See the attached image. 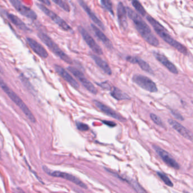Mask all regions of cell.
<instances>
[{
    "label": "cell",
    "instance_id": "cell-8",
    "mask_svg": "<svg viewBox=\"0 0 193 193\" xmlns=\"http://www.w3.org/2000/svg\"><path fill=\"white\" fill-rule=\"evenodd\" d=\"M9 1L12 6L21 15L31 19L32 21H35L37 19L38 16L36 12L33 10L30 9V7L25 6L19 0H9Z\"/></svg>",
    "mask_w": 193,
    "mask_h": 193
},
{
    "label": "cell",
    "instance_id": "cell-15",
    "mask_svg": "<svg viewBox=\"0 0 193 193\" xmlns=\"http://www.w3.org/2000/svg\"><path fill=\"white\" fill-rule=\"evenodd\" d=\"M78 3L80 5V6L83 8V10L86 12L87 15L89 16L90 19L93 21V22L95 23V24H96L99 28H100L101 30H105V26H104V24L101 22V21L99 19L95 14L94 12H92L91 10V9L89 8V6H87L86 3L83 1V0H78Z\"/></svg>",
    "mask_w": 193,
    "mask_h": 193
},
{
    "label": "cell",
    "instance_id": "cell-10",
    "mask_svg": "<svg viewBox=\"0 0 193 193\" xmlns=\"http://www.w3.org/2000/svg\"><path fill=\"white\" fill-rule=\"evenodd\" d=\"M43 169L44 170L45 172L47 173L48 174L52 176L56 177L64 178V179L67 180L68 181H71L73 183L77 185L80 187H82L84 189H87L86 185L84 184L82 181H80L79 179H78L77 177H75L74 176L70 175V174L67 173L61 172H59V171H54L53 172H51V171H49V169L45 166L43 167Z\"/></svg>",
    "mask_w": 193,
    "mask_h": 193
},
{
    "label": "cell",
    "instance_id": "cell-22",
    "mask_svg": "<svg viewBox=\"0 0 193 193\" xmlns=\"http://www.w3.org/2000/svg\"><path fill=\"white\" fill-rule=\"evenodd\" d=\"M90 56H91V58H92V60L95 61L96 64L98 65L99 67L105 74H107L108 75H112V70H111V69H110L109 65L108 64V63L106 62L103 60V59H101L100 57L97 56V55H94V54H91V55H90Z\"/></svg>",
    "mask_w": 193,
    "mask_h": 193
},
{
    "label": "cell",
    "instance_id": "cell-5",
    "mask_svg": "<svg viewBox=\"0 0 193 193\" xmlns=\"http://www.w3.org/2000/svg\"><path fill=\"white\" fill-rule=\"evenodd\" d=\"M36 5L42 12H44L45 15L49 17V18L53 21L56 24H57L62 30H64L65 31H69L72 30L71 27L65 21L56 14L55 12L47 8L44 5L39 3H37Z\"/></svg>",
    "mask_w": 193,
    "mask_h": 193
},
{
    "label": "cell",
    "instance_id": "cell-20",
    "mask_svg": "<svg viewBox=\"0 0 193 193\" xmlns=\"http://www.w3.org/2000/svg\"><path fill=\"white\" fill-rule=\"evenodd\" d=\"M91 26L92 27L94 32H95V35H96V36L98 37L99 39L101 41L103 42V43L106 46V48H108L109 50L113 49V47L112 43L110 41V40L108 39L107 36H105V35L104 34V33L100 31V29L98 28L94 24H91Z\"/></svg>",
    "mask_w": 193,
    "mask_h": 193
},
{
    "label": "cell",
    "instance_id": "cell-3",
    "mask_svg": "<svg viewBox=\"0 0 193 193\" xmlns=\"http://www.w3.org/2000/svg\"><path fill=\"white\" fill-rule=\"evenodd\" d=\"M0 87L2 88L6 94L9 96V98L13 101V102L15 103L17 106H18V107L21 109V110L25 114L27 118L29 119L31 122L35 123V118L33 116V113H31L30 109L26 106V104H24L23 101L22 100V99L14 92H13L12 89L6 85V84L4 82L3 79L1 76H0Z\"/></svg>",
    "mask_w": 193,
    "mask_h": 193
},
{
    "label": "cell",
    "instance_id": "cell-17",
    "mask_svg": "<svg viewBox=\"0 0 193 193\" xmlns=\"http://www.w3.org/2000/svg\"><path fill=\"white\" fill-rule=\"evenodd\" d=\"M154 55L155 58L163 65H164L170 72H171L174 74H178V70L176 68V67L172 63L170 62L166 56L156 52H154Z\"/></svg>",
    "mask_w": 193,
    "mask_h": 193
},
{
    "label": "cell",
    "instance_id": "cell-32",
    "mask_svg": "<svg viewBox=\"0 0 193 193\" xmlns=\"http://www.w3.org/2000/svg\"><path fill=\"white\" fill-rule=\"evenodd\" d=\"M171 113H172L173 116H174L175 119H178V120H181V121H183L184 120V118H183V116H182L181 115L178 113V111H177L175 110H171Z\"/></svg>",
    "mask_w": 193,
    "mask_h": 193
},
{
    "label": "cell",
    "instance_id": "cell-14",
    "mask_svg": "<svg viewBox=\"0 0 193 193\" xmlns=\"http://www.w3.org/2000/svg\"><path fill=\"white\" fill-rule=\"evenodd\" d=\"M168 123L173 128L175 129L178 133L180 134L183 137L191 141H193V136L190 131L184 127L182 125L180 124L178 122H176L173 119H169Z\"/></svg>",
    "mask_w": 193,
    "mask_h": 193
},
{
    "label": "cell",
    "instance_id": "cell-7",
    "mask_svg": "<svg viewBox=\"0 0 193 193\" xmlns=\"http://www.w3.org/2000/svg\"><path fill=\"white\" fill-rule=\"evenodd\" d=\"M69 71L72 73L75 77L78 80L80 81L81 84L83 85V86L86 88V89L89 90V92L91 93L92 94H96L98 93V90L96 88H95V86L92 84V83L86 77L84 76V75L83 74L82 72L79 71L77 69L73 67H69Z\"/></svg>",
    "mask_w": 193,
    "mask_h": 193
},
{
    "label": "cell",
    "instance_id": "cell-31",
    "mask_svg": "<svg viewBox=\"0 0 193 193\" xmlns=\"http://www.w3.org/2000/svg\"><path fill=\"white\" fill-rule=\"evenodd\" d=\"M97 84L100 86L101 88L105 89V90H110L113 87L108 81H105L100 84L97 83Z\"/></svg>",
    "mask_w": 193,
    "mask_h": 193
},
{
    "label": "cell",
    "instance_id": "cell-26",
    "mask_svg": "<svg viewBox=\"0 0 193 193\" xmlns=\"http://www.w3.org/2000/svg\"><path fill=\"white\" fill-rule=\"evenodd\" d=\"M101 3L107 11L110 12L111 14L114 15L112 3L110 0H101Z\"/></svg>",
    "mask_w": 193,
    "mask_h": 193
},
{
    "label": "cell",
    "instance_id": "cell-4",
    "mask_svg": "<svg viewBox=\"0 0 193 193\" xmlns=\"http://www.w3.org/2000/svg\"><path fill=\"white\" fill-rule=\"evenodd\" d=\"M38 36L39 37V39H40L47 46L48 48L54 54L56 55L57 56H58L61 60H63L64 62L67 63L69 64L73 63L70 58L68 56V55H66L47 34L42 32H40L38 33Z\"/></svg>",
    "mask_w": 193,
    "mask_h": 193
},
{
    "label": "cell",
    "instance_id": "cell-21",
    "mask_svg": "<svg viewBox=\"0 0 193 193\" xmlns=\"http://www.w3.org/2000/svg\"><path fill=\"white\" fill-rule=\"evenodd\" d=\"M6 17L9 21H10L19 30L24 31H30V28L27 27V25L16 15H14L11 13H8L6 14Z\"/></svg>",
    "mask_w": 193,
    "mask_h": 193
},
{
    "label": "cell",
    "instance_id": "cell-6",
    "mask_svg": "<svg viewBox=\"0 0 193 193\" xmlns=\"http://www.w3.org/2000/svg\"><path fill=\"white\" fill-rule=\"evenodd\" d=\"M133 81L141 88L150 92L155 93L158 91L156 84L148 77L141 75H135L133 77Z\"/></svg>",
    "mask_w": 193,
    "mask_h": 193
},
{
    "label": "cell",
    "instance_id": "cell-30",
    "mask_svg": "<svg viewBox=\"0 0 193 193\" xmlns=\"http://www.w3.org/2000/svg\"><path fill=\"white\" fill-rule=\"evenodd\" d=\"M76 125L78 129L80 131H87L89 129V127L88 126V125L81 122H77Z\"/></svg>",
    "mask_w": 193,
    "mask_h": 193
},
{
    "label": "cell",
    "instance_id": "cell-1",
    "mask_svg": "<svg viewBox=\"0 0 193 193\" xmlns=\"http://www.w3.org/2000/svg\"><path fill=\"white\" fill-rule=\"evenodd\" d=\"M126 10L128 17L133 22L135 28L143 39L151 45L154 46H159V41L158 39L152 32L150 27L143 20L140 16L129 7H127Z\"/></svg>",
    "mask_w": 193,
    "mask_h": 193
},
{
    "label": "cell",
    "instance_id": "cell-19",
    "mask_svg": "<svg viewBox=\"0 0 193 193\" xmlns=\"http://www.w3.org/2000/svg\"><path fill=\"white\" fill-rule=\"evenodd\" d=\"M54 68L57 72L63 77L65 80L69 84H70L71 86H73L75 88H79V84L77 81L75 80L65 69L57 65H55Z\"/></svg>",
    "mask_w": 193,
    "mask_h": 193
},
{
    "label": "cell",
    "instance_id": "cell-27",
    "mask_svg": "<svg viewBox=\"0 0 193 193\" xmlns=\"http://www.w3.org/2000/svg\"><path fill=\"white\" fill-rule=\"evenodd\" d=\"M53 2L56 3L57 5L60 7L61 9L65 10L66 12H69L70 9L68 4L63 0H52Z\"/></svg>",
    "mask_w": 193,
    "mask_h": 193
},
{
    "label": "cell",
    "instance_id": "cell-34",
    "mask_svg": "<svg viewBox=\"0 0 193 193\" xmlns=\"http://www.w3.org/2000/svg\"><path fill=\"white\" fill-rule=\"evenodd\" d=\"M40 2L44 3L45 5H47V6H50L51 5V2L49 0H38Z\"/></svg>",
    "mask_w": 193,
    "mask_h": 193
},
{
    "label": "cell",
    "instance_id": "cell-13",
    "mask_svg": "<svg viewBox=\"0 0 193 193\" xmlns=\"http://www.w3.org/2000/svg\"><path fill=\"white\" fill-rule=\"evenodd\" d=\"M26 40L30 48H31V49L36 54H37L39 56L43 58H47L48 56V53L42 45L39 44V42H38L35 40L30 37H27Z\"/></svg>",
    "mask_w": 193,
    "mask_h": 193
},
{
    "label": "cell",
    "instance_id": "cell-11",
    "mask_svg": "<svg viewBox=\"0 0 193 193\" xmlns=\"http://www.w3.org/2000/svg\"><path fill=\"white\" fill-rule=\"evenodd\" d=\"M94 104H95L96 107L98 108L99 109L101 110L103 113H105L108 116H110L112 118L116 119L119 122L125 123L126 121V119L124 118L121 114H119V113H117L116 111L113 110L112 109H111L109 106L102 104L101 102L97 101V100H94Z\"/></svg>",
    "mask_w": 193,
    "mask_h": 193
},
{
    "label": "cell",
    "instance_id": "cell-24",
    "mask_svg": "<svg viewBox=\"0 0 193 193\" xmlns=\"http://www.w3.org/2000/svg\"><path fill=\"white\" fill-rule=\"evenodd\" d=\"M119 177L122 180H125V181H126L130 185L131 187H133L134 190L137 191V193H147L146 191L144 190V189H143L142 187H141V186L137 182V181H135L133 179L128 178V177Z\"/></svg>",
    "mask_w": 193,
    "mask_h": 193
},
{
    "label": "cell",
    "instance_id": "cell-29",
    "mask_svg": "<svg viewBox=\"0 0 193 193\" xmlns=\"http://www.w3.org/2000/svg\"><path fill=\"white\" fill-rule=\"evenodd\" d=\"M150 118H151L152 120L156 124L158 125L161 127H165L163 122H162V120H161L159 116L156 115L154 113H151L150 114Z\"/></svg>",
    "mask_w": 193,
    "mask_h": 193
},
{
    "label": "cell",
    "instance_id": "cell-9",
    "mask_svg": "<svg viewBox=\"0 0 193 193\" xmlns=\"http://www.w3.org/2000/svg\"><path fill=\"white\" fill-rule=\"evenodd\" d=\"M78 30L79 32H80V35L82 36L83 40L86 42L87 44L88 45L89 48L96 54L100 55H102L103 54V52L101 48L96 42L94 39L92 38V36L87 32L86 30L81 26L78 27Z\"/></svg>",
    "mask_w": 193,
    "mask_h": 193
},
{
    "label": "cell",
    "instance_id": "cell-2",
    "mask_svg": "<svg viewBox=\"0 0 193 193\" xmlns=\"http://www.w3.org/2000/svg\"><path fill=\"white\" fill-rule=\"evenodd\" d=\"M146 19L149 21V23L151 24L158 35L166 42V43L175 48V49H177L179 52L181 53L182 54L185 55L187 54L188 52L187 48L180 42L173 39L172 37L170 35V33L166 31V29L161 24H160L158 21H156L154 18L149 15H146Z\"/></svg>",
    "mask_w": 193,
    "mask_h": 193
},
{
    "label": "cell",
    "instance_id": "cell-33",
    "mask_svg": "<svg viewBox=\"0 0 193 193\" xmlns=\"http://www.w3.org/2000/svg\"><path fill=\"white\" fill-rule=\"evenodd\" d=\"M102 122L104 123V124L107 125L108 127H114L116 126V123H114V122H111V121L103 120V121H102Z\"/></svg>",
    "mask_w": 193,
    "mask_h": 193
},
{
    "label": "cell",
    "instance_id": "cell-28",
    "mask_svg": "<svg viewBox=\"0 0 193 193\" xmlns=\"http://www.w3.org/2000/svg\"><path fill=\"white\" fill-rule=\"evenodd\" d=\"M157 174H158V176L162 180V181H163L166 185H168V186H170V187H172L173 186V184L172 182L170 181V178H168V177L167 176L164 175V173L160 172H158Z\"/></svg>",
    "mask_w": 193,
    "mask_h": 193
},
{
    "label": "cell",
    "instance_id": "cell-16",
    "mask_svg": "<svg viewBox=\"0 0 193 193\" xmlns=\"http://www.w3.org/2000/svg\"><path fill=\"white\" fill-rule=\"evenodd\" d=\"M117 17L120 27L125 30L128 27V22L126 18V9L122 2H119L117 5Z\"/></svg>",
    "mask_w": 193,
    "mask_h": 193
},
{
    "label": "cell",
    "instance_id": "cell-18",
    "mask_svg": "<svg viewBox=\"0 0 193 193\" xmlns=\"http://www.w3.org/2000/svg\"><path fill=\"white\" fill-rule=\"evenodd\" d=\"M126 60L128 62L131 63L138 64L140 65V67L146 72H148L151 75H154V74L151 67H150V65H149V63H147L146 61H145L144 60L140 58L139 57L128 56L126 58Z\"/></svg>",
    "mask_w": 193,
    "mask_h": 193
},
{
    "label": "cell",
    "instance_id": "cell-25",
    "mask_svg": "<svg viewBox=\"0 0 193 193\" xmlns=\"http://www.w3.org/2000/svg\"><path fill=\"white\" fill-rule=\"evenodd\" d=\"M132 5L135 10H137L138 13L142 16L146 15V12L145 9H144L143 6L142 4L140 3L138 0H133L132 1Z\"/></svg>",
    "mask_w": 193,
    "mask_h": 193
},
{
    "label": "cell",
    "instance_id": "cell-12",
    "mask_svg": "<svg viewBox=\"0 0 193 193\" xmlns=\"http://www.w3.org/2000/svg\"><path fill=\"white\" fill-rule=\"evenodd\" d=\"M153 148L155 152L158 154L159 157L162 159V160L169 166L175 169H178L180 168V166L178 163L172 157L164 150L161 149L158 146L153 145Z\"/></svg>",
    "mask_w": 193,
    "mask_h": 193
},
{
    "label": "cell",
    "instance_id": "cell-23",
    "mask_svg": "<svg viewBox=\"0 0 193 193\" xmlns=\"http://www.w3.org/2000/svg\"><path fill=\"white\" fill-rule=\"evenodd\" d=\"M110 91V95L118 101L130 99L129 95H127L126 93H124L122 90H121L120 89L116 87H112Z\"/></svg>",
    "mask_w": 193,
    "mask_h": 193
}]
</instances>
